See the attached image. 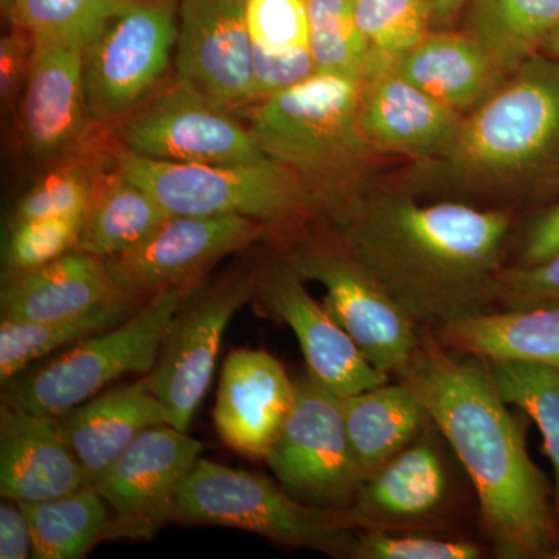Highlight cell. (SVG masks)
Returning <instances> with one entry per match:
<instances>
[{
	"instance_id": "8",
	"label": "cell",
	"mask_w": 559,
	"mask_h": 559,
	"mask_svg": "<svg viewBox=\"0 0 559 559\" xmlns=\"http://www.w3.org/2000/svg\"><path fill=\"white\" fill-rule=\"evenodd\" d=\"M296 390L293 411L266 462L294 498L347 511L364 474L349 443L342 396L310 371L296 381Z\"/></svg>"
},
{
	"instance_id": "23",
	"label": "cell",
	"mask_w": 559,
	"mask_h": 559,
	"mask_svg": "<svg viewBox=\"0 0 559 559\" xmlns=\"http://www.w3.org/2000/svg\"><path fill=\"white\" fill-rule=\"evenodd\" d=\"M121 294L105 261L75 249L38 270L5 277L0 311L3 320L44 322L84 314Z\"/></svg>"
},
{
	"instance_id": "34",
	"label": "cell",
	"mask_w": 559,
	"mask_h": 559,
	"mask_svg": "<svg viewBox=\"0 0 559 559\" xmlns=\"http://www.w3.org/2000/svg\"><path fill=\"white\" fill-rule=\"evenodd\" d=\"M353 10L369 49V70L396 60L430 32L432 0H353Z\"/></svg>"
},
{
	"instance_id": "22",
	"label": "cell",
	"mask_w": 559,
	"mask_h": 559,
	"mask_svg": "<svg viewBox=\"0 0 559 559\" xmlns=\"http://www.w3.org/2000/svg\"><path fill=\"white\" fill-rule=\"evenodd\" d=\"M62 437L90 485L100 479L140 433L170 425V415L143 380L98 393L60 415Z\"/></svg>"
},
{
	"instance_id": "30",
	"label": "cell",
	"mask_w": 559,
	"mask_h": 559,
	"mask_svg": "<svg viewBox=\"0 0 559 559\" xmlns=\"http://www.w3.org/2000/svg\"><path fill=\"white\" fill-rule=\"evenodd\" d=\"M31 522L33 558L80 559L105 540L110 510L94 485L61 498L21 503Z\"/></svg>"
},
{
	"instance_id": "10",
	"label": "cell",
	"mask_w": 559,
	"mask_h": 559,
	"mask_svg": "<svg viewBox=\"0 0 559 559\" xmlns=\"http://www.w3.org/2000/svg\"><path fill=\"white\" fill-rule=\"evenodd\" d=\"M178 39L171 0H127L84 50L92 121L127 117L170 68Z\"/></svg>"
},
{
	"instance_id": "38",
	"label": "cell",
	"mask_w": 559,
	"mask_h": 559,
	"mask_svg": "<svg viewBox=\"0 0 559 559\" xmlns=\"http://www.w3.org/2000/svg\"><path fill=\"white\" fill-rule=\"evenodd\" d=\"M491 308H559V250L540 263L502 267L492 280Z\"/></svg>"
},
{
	"instance_id": "26",
	"label": "cell",
	"mask_w": 559,
	"mask_h": 559,
	"mask_svg": "<svg viewBox=\"0 0 559 559\" xmlns=\"http://www.w3.org/2000/svg\"><path fill=\"white\" fill-rule=\"evenodd\" d=\"M436 336L460 355L527 360L559 371V308L492 310L448 323Z\"/></svg>"
},
{
	"instance_id": "35",
	"label": "cell",
	"mask_w": 559,
	"mask_h": 559,
	"mask_svg": "<svg viewBox=\"0 0 559 559\" xmlns=\"http://www.w3.org/2000/svg\"><path fill=\"white\" fill-rule=\"evenodd\" d=\"M97 173L87 162L70 160L43 176L14 207V221L86 216L94 198Z\"/></svg>"
},
{
	"instance_id": "19",
	"label": "cell",
	"mask_w": 559,
	"mask_h": 559,
	"mask_svg": "<svg viewBox=\"0 0 559 559\" xmlns=\"http://www.w3.org/2000/svg\"><path fill=\"white\" fill-rule=\"evenodd\" d=\"M31 70L22 92L21 132L33 156L75 148L92 120L84 84V47L33 40Z\"/></svg>"
},
{
	"instance_id": "25",
	"label": "cell",
	"mask_w": 559,
	"mask_h": 559,
	"mask_svg": "<svg viewBox=\"0 0 559 559\" xmlns=\"http://www.w3.org/2000/svg\"><path fill=\"white\" fill-rule=\"evenodd\" d=\"M342 409L364 480L414 443L430 423L417 393L401 381L342 396Z\"/></svg>"
},
{
	"instance_id": "14",
	"label": "cell",
	"mask_w": 559,
	"mask_h": 559,
	"mask_svg": "<svg viewBox=\"0 0 559 559\" xmlns=\"http://www.w3.org/2000/svg\"><path fill=\"white\" fill-rule=\"evenodd\" d=\"M266 230L245 216H170L135 248L103 261L120 293L143 296L201 282L213 264L248 248Z\"/></svg>"
},
{
	"instance_id": "11",
	"label": "cell",
	"mask_w": 559,
	"mask_h": 559,
	"mask_svg": "<svg viewBox=\"0 0 559 559\" xmlns=\"http://www.w3.org/2000/svg\"><path fill=\"white\" fill-rule=\"evenodd\" d=\"M252 297L255 278L234 275L209 288L198 286L180 307L156 366L145 374L176 429L189 432L215 374L227 325Z\"/></svg>"
},
{
	"instance_id": "27",
	"label": "cell",
	"mask_w": 559,
	"mask_h": 559,
	"mask_svg": "<svg viewBox=\"0 0 559 559\" xmlns=\"http://www.w3.org/2000/svg\"><path fill=\"white\" fill-rule=\"evenodd\" d=\"M170 216L153 194L114 167L109 175L98 176L76 249L102 260L120 255L145 241Z\"/></svg>"
},
{
	"instance_id": "21",
	"label": "cell",
	"mask_w": 559,
	"mask_h": 559,
	"mask_svg": "<svg viewBox=\"0 0 559 559\" xmlns=\"http://www.w3.org/2000/svg\"><path fill=\"white\" fill-rule=\"evenodd\" d=\"M448 491L436 444L418 437L360 484L345 516L352 527L385 530L418 524L436 514Z\"/></svg>"
},
{
	"instance_id": "44",
	"label": "cell",
	"mask_w": 559,
	"mask_h": 559,
	"mask_svg": "<svg viewBox=\"0 0 559 559\" xmlns=\"http://www.w3.org/2000/svg\"><path fill=\"white\" fill-rule=\"evenodd\" d=\"M463 5V0H432V20L450 21Z\"/></svg>"
},
{
	"instance_id": "13",
	"label": "cell",
	"mask_w": 559,
	"mask_h": 559,
	"mask_svg": "<svg viewBox=\"0 0 559 559\" xmlns=\"http://www.w3.org/2000/svg\"><path fill=\"white\" fill-rule=\"evenodd\" d=\"M119 135L123 148L148 159L213 165L270 159L248 124L180 84L128 114Z\"/></svg>"
},
{
	"instance_id": "37",
	"label": "cell",
	"mask_w": 559,
	"mask_h": 559,
	"mask_svg": "<svg viewBox=\"0 0 559 559\" xmlns=\"http://www.w3.org/2000/svg\"><path fill=\"white\" fill-rule=\"evenodd\" d=\"M253 46L267 51L310 49L307 0H245Z\"/></svg>"
},
{
	"instance_id": "7",
	"label": "cell",
	"mask_w": 559,
	"mask_h": 559,
	"mask_svg": "<svg viewBox=\"0 0 559 559\" xmlns=\"http://www.w3.org/2000/svg\"><path fill=\"white\" fill-rule=\"evenodd\" d=\"M173 521L246 530L333 557H352L356 538L345 511L301 503L260 474L205 459L183 480Z\"/></svg>"
},
{
	"instance_id": "39",
	"label": "cell",
	"mask_w": 559,
	"mask_h": 559,
	"mask_svg": "<svg viewBox=\"0 0 559 559\" xmlns=\"http://www.w3.org/2000/svg\"><path fill=\"white\" fill-rule=\"evenodd\" d=\"M479 547L465 540L395 536L382 530H364L353 543L356 559H477Z\"/></svg>"
},
{
	"instance_id": "36",
	"label": "cell",
	"mask_w": 559,
	"mask_h": 559,
	"mask_svg": "<svg viewBox=\"0 0 559 559\" xmlns=\"http://www.w3.org/2000/svg\"><path fill=\"white\" fill-rule=\"evenodd\" d=\"M84 218H33L11 223L3 245V270L9 275L38 270L79 248Z\"/></svg>"
},
{
	"instance_id": "43",
	"label": "cell",
	"mask_w": 559,
	"mask_h": 559,
	"mask_svg": "<svg viewBox=\"0 0 559 559\" xmlns=\"http://www.w3.org/2000/svg\"><path fill=\"white\" fill-rule=\"evenodd\" d=\"M559 250V204L540 216L527 235L524 248L525 264L550 259Z\"/></svg>"
},
{
	"instance_id": "15",
	"label": "cell",
	"mask_w": 559,
	"mask_h": 559,
	"mask_svg": "<svg viewBox=\"0 0 559 559\" xmlns=\"http://www.w3.org/2000/svg\"><path fill=\"white\" fill-rule=\"evenodd\" d=\"M245 0H182L176 39L178 84L226 109L255 102Z\"/></svg>"
},
{
	"instance_id": "6",
	"label": "cell",
	"mask_w": 559,
	"mask_h": 559,
	"mask_svg": "<svg viewBox=\"0 0 559 559\" xmlns=\"http://www.w3.org/2000/svg\"><path fill=\"white\" fill-rule=\"evenodd\" d=\"M114 167L153 194L171 216H245L267 230L283 229L320 212L294 173L272 159L252 164H187L114 151Z\"/></svg>"
},
{
	"instance_id": "18",
	"label": "cell",
	"mask_w": 559,
	"mask_h": 559,
	"mask_svg": "<svg viewBox=\"0 0 559 559\" xmlns=\"http://www.w3.org/2000/svg\"><path fill=\"white\" fill-rule=\"evenodd\" d=\"M296 381L263 349H234L221 370L216 432L227 448L266 460L296 401Z\"/></svg>"
},
{
	"instance_id": "29",
	"label": "cell",
	"mask_w": 559,
	"mask_h": 559,
	"mask_svg": "<svg viewBox=\"0 0 559 559\" xmlns=\"http://www.w3.org/2000/svg\"><path fill=\"white\" fill-rule=\"evenodd\" d=\"M558 28L559 0H476L468 33L510 75Z\"/></svg>"
},
{
	"instance_id": "2",
	"label": "cell",
	"mask_w": 559,
	"mask_h": 559,
	"mask_svg": "<svg viewBox=\"0 0 559 559\" xmlns=\"http://www.w3.org/2000/svg\"><path fill=\"white\" fill-rule=\"evenodd\" d=\"M399 378L417 393L468 473L499 557L547 558L555 528L549 484L530 459L487 362L459 358L425 331Z\"/></svg>"
},
{
	"instance_id": "9",
	"label": "cell",
	"mask_w": 559,
	"mask_h": 559,
	"mask_svg": "<svg viewBox=\"0 0 559 559\" xmlns=\"http://www.w3.org/2000/svg\"><path fill=\"white\" fill-rule=\"evenodd\" d=\"M286 261L325 288L323 307L378 370L399 374L407 366L421 337L418 323L333 235L301 242Z\"/></svg>"
},
{
	"instance_id": "46",
	"label": "cell",
	"mask_w": 559,
	"mask_h": 559,
	"mask_svg": "<svg viewBox=\"0 0 559 559\" xmlns=\"http://www.w3.org/2000/svg\"><path fill=\"white\" fill-rule=\"evenodd\" d=\"M549 558L559 559V547L557 550L551 551V555H549Z\"/></svg>"
},
{
	"instance_id": "32",
	"label": "cell",
	"mask_w": 559,
	"mask_h": 559,
	"mask_svg": "<svg viewBox=\"0 0 559 559\" xmlns=\"http://www.w3.org/2000/svg\"><path fill=\"white\" fill-rule=\"evenodd\" d=\"M127 0H2L14 28L33 40L87 46Z\"/></svg>"
},
{
	"instance_id": "28",
	"label": "cell",
	"mask_w": 559,
	"mask_h": 559,
	"mask_svg": "<svg viewBox=\"0 0 559 559\" xmlns=\"http://www.w3.org/2000/svg\"><path fill=\"white\" fill-rule=\"evenodd\" d=\"M142 296L121 294L84 314L44 322H0V382L20 377L36 360L114 329L142 307Z\"/></svg>"
},
{
	"instance_id": "3",
	"label": "cell",
	"mask_w": 559,
	"mask_h": 559,
	"mask_svg": "<svg viewBox=\"0 0 559 559\" xmlns=\"http://www.w3.org/2000/svg\"><path fill=\"white\" fill-rule=\"evenodd\" d=\"M360 87L362 80L316 72L248 110L261 151L299 178L330 223L367 193L381 157L360 131Z\"/></svg>"
},
{
	"instance_id": "45",
	"label": "cell",
	"mask_w": 559,
	"mask_h": 559,
	"mask_svg": "<svg viewBox=\"0 0 559 559\" xmlns=\"http://www.w3.org/2000/svg\"><path fill=\"white\" fill-rule=\"evenodd\" d=\"M540 51L559 61V28L557 32L551 33L549 39L546 40V44H544L543 50Z\"/></svg>"
},
{
	"instance_id": "24",
	"label": "cell",
	"mask_w": 559,
	"mask_h": 559,
	"mask_svg": "<svg viewBox=\"0 0 559 559\" xmlns=\"http://www.w3.org/2000/svg\"><path fill=\"white\" fill-rule=\"evenodd\" d=\"M392 64L418 90L463 116L509 76L469 33L429 32Z\"/></svg>"
},
{
	"instance_id": "41",
	"label": "cell",
	"mask_w": 559,
	"mask_h": 559,
	"mask_svg": "<svg viewBox=\"0 0 559 559\" xmlns=\"http://www.w3.org/2000/svg\"><path fill=\"white\" fill-rule=\"evenodd\" d=\"M33 39L28 33L14 28L0 40V95L10 103L24 92L33 53Z\"/></svg>"
},
{
	"instance_id": "17",
	"label": "cell",
	"mask_w": 559,
	"mask_h": 559,
	"mask_svg": "<svg viewBox=\"0 0 559 559\" xmlns=\"http://www.w3.org/2000/svg\"><path fill=\"white\" fill-rule=\"evenodd\" d=\"M465 116L404 79L392 62L362 80L359 124L371 148L419 162L440 160L454 145Z\"/></svg>"
},
{
	"instance_id": "40",
	"label": "cell",
	"mask_w": 559,
	"mask_h": 559,
	"mask_svg": "<svg viewBox=\"0 0 559 559\" xmlns=\"http://www.w3.org/2000/svg\"><path fill=\"white\" fill-rule=\"evenodd\" d=\"M252 72L255 102H259L310 79L318 69L310 49L267 51L253 46Z\"/></svg>"
},
{
	"instance_id": "1",
	"label": "cell",
	"mask_w": 559,
	"mask_h": 559,
	"mask_svg": "<svg viewBox=\"0 0 559 559\" xmlns=\"http://www.w3.org/2000/svg\"><path fill=\"white\" fill-rule=\"evenodd\" d=\"M331 235L419 326L492 311L510 216L459 202L419 204L406 193H366Z\"/></svg>"
},
{
	"instance_id": "12",
	"label": "cell",
	"mask_w": 559,
	"mask_h": 559,
	"mask_svg": "<svg viewBox=\"0 0 559 559\" xmlns=\"http://www.w3.org/2000/svg\"><path fill=\"white\" fill-rule=\"evenodd\" d=\"M204 444L171 425L140 433L94 487L110 510L105 540H150L173 521L183 480Z\"/></svg>"
},
{
	"instance_id": "5",
	"label": "cell",
	"mask_w": 559,
	"mask_h": 559,
	"mask_svg": "<svg viewBox=\"0 0 559 559\" xmlns=\"http://www.w3.org/2000/svg\"><path fill=\"white\" fill-rule=\"evenodd\" d=\"M201 282L151 294L130 319L62 349L49 362L7 382L2 403L60 417L128 374H148L176 314Z\"/></svg>"
},
{
	"instance_id": "42",
	"label": "cell",
	"mask_w": 559,
	"mask_h": 559,
	"mask_svg": "<svg viewBox=\"0 0 559 559\" xmlns=\"http://www.w3.org/2000/svg\"><path fill=\"white\" fill-rule=\"evenodd\" d=\"M33 557L31 522L21 503L3 499L0 506V559Z\"/></svg>"
},
{
	"instance_id": "33",
	"label": "cell",
	"mask_w": 559,
	"mask_h": 559,
	"mask_svg": "<svg viewBox=\"0 0 559 559\" xmlns=\"http://www.w3.org/2000/svg\"><path fill=\"white\" fill-rule=\"evenodd\" d=\"M310 50L322 73L364 80L370 55L356 22L353 0H307Z\"/></svg>"
},
{
	"instance_id": "4",
	"label": "cell",
	"mask_w": 559,
	"mask_h": 559,
	"mask_svg": "<svg viewBox=\"0 0 559 559\" xmlns=\"http://www.w3.org/2000/svg\"><path fill=\"white\" fill-rule=\"evenodd\" d=\"M452 183L509 189L559 179V61L536 53L466 114L451 150L433 162Z\"/></svg>"
},
{
	"instance_id": "20",
	"label": "cell",
	"mask_w": 559,
	"mask_h": 559,
	"mask_svg": "<svg viewBox=\"0 0 559 559\" xmlns=\"http://www.w3.org/2000/svg\"><path fill=\"white\" fill-rule=\"evenodd\" d=\"M79 459L62 437L57 417L0 406V496L39 503L86 487Z\"/></svg>"
},
{
	"instance_id": "31",
	"label": "cell",
	"mask_w": 559,
	"mask_h": 559,
	"mask_svg": "<svg viewBox=\"0 0 559 559\" xmlns=\"http://www.w3.org/2000/svg\"><path fill=\"white\" fill-rule=\"evenodd\" d=\"M484 360L502 399L521 407L543 433L544 451L554 466L559 513V371L527 360Z\"/></svg>"
},
{
	"instance_id": "16",
	"label": "cell",
	"mask_w": 559,
	"mask_h": 559,
	"mask_svg": "<svg viewBox=\"0 0 559 559\" xmlns=\"http://www.w3.org/2000/svg\"><path fill=\"white\" fill-rule=\"evenodd\" d=\"M304 282L285 261L255 277V297L264 310L294 331L307 371L341 396L388 382L390 374L362 355L347 331L312 299Z\"/></svg>"
}]
</instances>
